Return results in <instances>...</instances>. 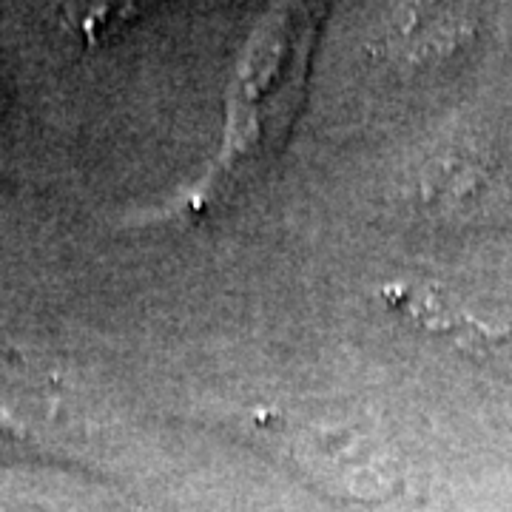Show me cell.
<instances>
[{"label": "cell", "instance_id": "cell-1", "mask_svg": "<svg viewBox=\"0 0 512 512\" xmlns=\"http://www.w3.org/2000/svg\"><path fill=\"white\" fill-rule=\"evenodd\" d=\"M231 419L239 436L339 501L387 507L399 493V470L387 444L362 427L282 407H256Z\"/></svg>", "mask_w": 512, "mask_h": 512}, {"label": "cell", "instance_id": "cell-2", "mask_svg": "<svg viewBox=\"0 0 512 512\" xmlns=\"http://www.w3.org/2000/svg\"><path fill=\"white\" fill-rule=\"evenodd\" d=\"M89 433V410L63 373L18 353L0 356V453L72 456Z\"/></svg>", "mask_w": 512, "mask_h": 512}, {"label": "cell", "instance_id": "cell-3", "mask_svg": "<svg viewBox=\"0 0 512 512\" xmlns=\"http://www.w3.org/2000/svg\"><path fill=\"white\" fill-rule=\"evenodd\" d=\"M382 302L387 311L402 316L410 328L424 330L439 339H450L464 356L476 359L478 365L512 376L510 330L493 328L464 313L444 293L427 285H387L382 291Z\"/></svg>", "mask_w": 512, "mask_h": 512}, {"label": "cell", "instance_id": "cell-4", "mask_svg": "<svg viewBox=\"0 0 512 512\" xmlns=\"http://www.w3.org/2000/svg\"><path fill=\"white\" fill-rule=\"evenodd\" d=\"M470 29L464 0H399L387 26V46L404 63H436L453 55Z\"/></svg>", "mask_w": 512, "mask_h": 512}, {"label": "cell", "instance_id": "cell-5", "mask_svg": "<svg viewBox=\"0 0 512 512\" xmlns=\"http://www.w3.org/2000/svg\"><path fill=\"white\" fill-rule=\"evenodd\" d=\"M487 191V171L476 151L461 146L439 148L416 168L407 183V202L433 217H453L470 211Z\"/></svg>", "mask_w": 512, "mask_h": 512}, {"label": "cell", "instance_id": "cell-6", "mask_svg": "<svg viewBox=\"0 0 512 512\" xmlns=\"http://www.w3.org/2000/svg\"><path fill=\"white\" fill-rule=\"evenodd\" d=\"M148 0H66L63 15L89 43L106 40L140 15Z\"/></svg>", "mask_w": 512, "mask_h": 512}]
</instances>
